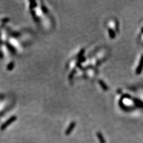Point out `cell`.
Wrapping results in <instances>:
<instances>
[{
    "label": "cell",
    "instance_id": "7a4b0ae2",
    "mask_svg": "<svg viewBox=\"0 0 143 143\" xmlns=\"http://www.w3.org/2000/svg\"><path fill=\"white\" fill-rule=\"evenodd\" d=\"M97 138H98V141H99L100 143H105V140L104 139V137L103 136L102 133L101 132H98L97 133Z\"/></svg>",
    "mask_w": 143,
    "mask_h": 143
},
{
    "label": "cell",
    "instance_id": "3957f363",
    "mask_svg": "<svg viewBox=\"0 0 143 143\" xmlns=\"http://www.w3.org/2000/svg\"><path fill=\"white\" fill-rule=\"evenodd\" d=\"M99 84H100L101 86V87L103 88V89H104V90H107V85H105V84L104 82H103V81L101 80H99Z\"/></svg>",
    "mask_w": 143,
    "mask_h": 143
},
{
    "label": "cell",
    "instance_id": "6da1fadb",
    "mask_svg": "<svg viewBox=\"0 0 143 143\" xmlns=\"http://www.w3.org/2000/svg\"><path fill=\"white\" fill-rule=\"evenodd\" d=\"M143 56L141 57V58L140 60V63H139V65H138V67H137V70H136V73L137 74H139L141 72L142 70H143Z\"/></svg>",
    "mask_w": 143,
    "mask_h": 143
},
{
    "label": "cell",
    "instance_id": "5b68a950",
    "mask_svg": "<svg viewBox=\"0 0 143 143\" xmlns=\"http://www.w3.org/2000/svg\"><path fill=\"white\" fill-rule=\"evenodd\" d=\"M109 31L110 33V37L112 38H113L114 37H115V33H114V32L112 30H111V29H109Z\"/></svg>",
    "mask_w": 143,
    "mask_h": 143
},
{
    "label": "cell",
    "instance_id": "277c9868",
    "mask_svg": "<svg viewBox=\"0 0 143 143\" xmlns=\"http://www.w3.org/2000/svg\"><path fill=\"white\" fill-rule=\"evenodd\" d=\"M74 126H75V123H72V124H71V125H70V127L69 128V129L67 130V133H70V131H72V130L73 129V128H74Z\"/></svg>",
    "mask_w": 143,
    "mask_h": 143
}]
</instances>
